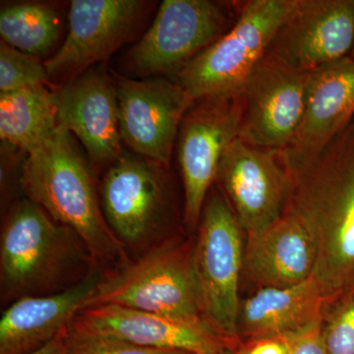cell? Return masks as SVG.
Wrapping results in <instances>:
<instances>
[{
    "instance_id": "obj_30",
    "label": "cell",
    "mask_w": 354,
    "mask_h": 354,
    "mask_svg": "<svg viewBox=\"0 0 354 354\" xmlns=\"http://www.w3.org/2000/svg\"><path fill=\"white\" fill-rule=\"evenodd\" d=\"M349 57L354 58V44H353V50H351V55H349Z\"/></svg>"
},
{
    "instance_id": "obj_8",
    "label": "cell",
    "mask_w": 354,
    "mask_h": 354,
    "mask_svg": "<svg viewBox=\"0 0 354 354\" xmlns=\"http://www.w3.org/2000/svg\"><path fill=\"white\" fill-rule=\"evenodd\" d=\"M242 2L165 0L152 24L130 48L128 69L174 80L193 58L234 24Z\"/></svg>"
},
{
    "instance_id": "obj_3",
    "label": "cell",
    "mask_w": 354,
    "mask_h": 354,
    "mask_svg": "<svg viewBox=\"0 0 354 354\" xmlns=\"http://www.w3.org/2000/svg\"><path fill=\"white\" fill-rule=\"evenodd\" d=\"M20 186L25 197L83 239L102 269L130 259L104 218L94 169L68 131L58 127L28 153Z\"/></svg>"
},
{
    "instance_id": "obj_10",
    "label": "cell",
    "mask_w": 354,
    "mask_h": 354,
    "mask_svg": "<svg viewBox=\"0 0 354 354\" xmlns=\"http://www.w3.org/2000/svg\"><path fill=\"white\" fill-rule=\"evenodd\" d=\"M153 6L145 0H72L66 38L44 60L50 85L62 87L132 41Z\"/></svg>"
},
{
    "instance_id": "obj_14",
    "label": "cell",
    "mask_w": 354,
    "mask_h": 354,
    "mask_svg": "<svg viewBox=\"0 0 354 354\" xmlns=\"http://www.w3.org/2000/svg\"><path fill=\"white\" fill-rule=\"evenodd\" d=\"M310 74L264 58L244 85L239 138L248 145L283 150L299 130Z\"/></svg>"
},
{
    "instance_id": "obj_1",
    "label": "cell",
    "mask_w": 354,
    "mask_h": 354,
    "mask_svg": "<svg viewBox=\"0 0 354 354\" xmlns=\"http://www.w3.org/2000/svg\"><path fill=\"white\" fill-rule=\"evenodd\" d=\"M286 167V211L308 228L316 249L313 274L333 301L354 291V120L318 157Z\"/></svg>"
},
{
    "instance_id": "obj_13",
    "label": "cell",
    "mask_w": 354,
    "mask_h": 354,
    "mask_svg": "<svg viewBox=\"0 0 354 354\" xmlns=\"http://www.w3.org/2000/svg\"><path fill=\"white\" fill-rule=\"evenodd\" d=\"M354 44V0H297L266 58L312 73L348 57Z\"/></svg>"
},
{
    "instance_id": "obj_23",
    "label": "cell",
    "mask_w": 354,
    "mask_h": 354,
    "mask_svg": "<svg viewBox=\"0 0 354 354\" xmlns=\"http://www.w3.org/2000/svg\"><path fill=\"white\" fill-rule=\"evenodd\" d=\"M36 86L53 87L44 60L0 41V93Z\"/></svg>"
},
{
    "instance_id": "obj_17",
    "label": "cell",
    "mask_w": 354,
    "mask_h": 354,
    "mask_svg": "<svg viewBox=\"0 0 354 354\" xmlns=\"http://www.w3.org/2000/svg\"><path fill=\"white\" fill-rule=\"evenodd\" d=\"M353 120L354 58L348 55L310 74L304 120L283 150L286 165L318 157Z\"/></svg>"
},
{
    "instance_id": "obj_21",
    "label": "cell",
    "mask_w": 354,
    "mask_h": 354,
    "mask_svg": "<svg viewBox=\"0 0 354 354\" xmlns=\"http://www.w3.org/2000/svg\"><path fill=\"white\" fill-rule=\"evenodd\" d=\"M58 128L57 88L36 86L0 93V138L26 153Z\"/></svg>"
},
{
    "instance_id": "obj_24",
    "label": "cell",
    "mask_w": 354,
    "mask_h": 354,
    "mask_svg": "<svg viewBox=\"0 0 354 354\" xmlns=\"http://www.w3.org/2000/svg\"><path fill=\"white\" fill-rule=\"evenodd\" d=\"M327 354H354V291L328 304L322 320Z\"/></svg>"
},
{
    "instance_id": "obj_31",
    "label": "cell",
    "mask_w": 354,
    "mask_h": 354,
    "mask_svg": "<svg viewBox=\"0 0 354 354\" xmlns=\"http://www.w3.org/2000/svg\"><path fill=\"white\" fill-rule=\"evenodd\" d=\"M223 353H225V351H223ZM223 353H221V354H223Z\"/></svg>"
},
{
    "instance_id": "obj_18",
    "label": "cell",
    "mask_w": 354,
    "mask_h": 354,
    "mask_svg": "<svg viewBox=\"0 0 354 354\" xmlns=\"http://www.w3.org/2000/svg\"><path fill=\"white\" fill-rule=\"evenodd\" d=\"M315 264V244L308 228L290 212L247 236L243 272L258 290L298 285L314 274Z\"/></svg>"
},
{
    "instance_id": "obj_19",
    "label": "cell",
    "mask_w": 354,
    "mask_h": 354,
    "mask_svg": "<svg viewBox=\"0 0 354 354\" xmlns=\"http://www.w3.org/2000/svg\"><path fill=\"white\" fill-rule=\"evenodd\" d=\"M102 271L64 292L22 298L4 308L0 319V354H31L53 341L82 311Z\"/></svg>"
},
{
    "instance_id": "obj_5",
    "label": "cell",
    "mask_w": 354,
    "mask_h": 354,
    "mask_svg": "<svg viewBox=\"0 0 354 354\" xmlns=\"http://www.w3.org/2000/svg\"><path fill=\"white\" fill-rule=\"evenodd\" d=\"M99 194L106 223L128 254L139 255L177 235L171 165L124 151L104 171Z\"/></svg>"
},
{
    "instance_id": "obj_12",
    "label": "cell",
    "mask_w": 354,
    "mask_h": 354,
    "mask_svg": "<svg viewBox=\"0 0 354 354\" xmlns=\"http://www.w3.org/2000/svg\"><path fill=\"white\" fill-rule=\"evenodd\" d=\"M113 79L123 145L141 157L171 165L181 121L194 100L165 77Z\"/></svg>"
},
{
    "instance_id": "obj_25",
    "label": "cell",
    "mask_w": 354,
    "mask_h": 354,
    "mask_svg": "<svg viewBox=\"0 0 354 354\" xmlns=\"http://www.w3.org/2000/svg\"><path fill=\"white\" fill-rule=\"evenodd\" d=\"M66 354H190L178 351L143 348L116 337L77 332L69 326Z\"/></svg>"
},
{
    "instance_id": "obj_2",
    "label": "cell",
    "mask_w": 354,
    "mask_h": 354,
    "mask_svg": "<svg viewBox=\"0 0 354 354\" xmlns=\"http://www.w3.org/2000/svg\"><path fill=\"white\" fill-rule=\"evenodd\" d=\"M102 270L83 239L27 197L11 203L0 232V304L71 290Z\"/></svg>"
},
{
    "instance_id": "obj_22",
    "label": "cell",
    "mask_w": 354,
    "mask_h": 354,
    "mask_svg": "<svg viewBox=\"0 0 354 354\" xmlns=\"http://www.w3.org/2000/svg\"><path fill=\"white\" fill-rule=\"evenodd\" d=\"M64 30V11L55 2L17 1L2 4L1 41L41 58L57 46Z\"/></svg>"
},
{
    "instance_id": "obj_29",
    "label": "cell",
    "mask_w": 354,
    "mask_h": 354,
    "mask_svg": "<svg viewBox=\"0 0 354 354\" xmlns=\"http://www.w3.org/2000/svg\"><path fill=\"white\" fill-rule=\"evenodd\" d=\"M69 326L44 348L31 354H66V339Z\"/></svg>"
},
{
    "instance_id": "obj_15",
    "label": "cell",
    "mask_w": 354,
    "mask_h": 354,
    "mask_svg": "<svg viewBox=\"0 0 354 354\" xmlns=\"http://www.w3.org/2000/svg\"><path fill=\"white\" fill-rule=\"evenodd\" d=\"M58 127L68 131L85 150L95 172L120 160V108L113 76L92 67L57 88Z\"/></svg>"
},
{
    "instance_id": "obj_6",
    "label": "cell",
    "mask_w": 354,
    "mask_h": 354,
    "mask_svg": "<svg viewBox=\"0 0 354 354\" xmlns=\"http://www.w3.org/2000/svg\"><path fill=\"white\" fill-rule=\"evenodd\" d=\"M297 0H250L241 3L234 24L193 58L174 79L194 101L239 95L263 62Z\"/></svg>"
},
{
    "instance_id": "obj_20",
    "label": "cell",
    "mask_w": 354,
    "mask_h": 354,
    "mask_svg": "<svg viewBox=\"0 0 354 354\" xmlns=\"http://www.w3.org/2000/svg\"><path fill=\"white\" fill-rule=\"evenodd\" d=\"M329 304L314 274L288 288H259L241 302L239 339L244 341L297 332L322 319Z\"/></svg>"
},
{
    "instance_id": "obj_26",
    "label": "cell",
    "mask_w": 354,
    "mask_h": 354,
    "mask_svg": "<svg viewBox=\"0 0 354 354\" xmlns=\"http://www.w3.org/2000/svg\"><path fill=\"white\" fill-rule=\"evenodd\" d=\"M27 153L10 144H1V204L4 211L15 201V183L20 185L21 174Z\"/></svg>"
},
{
    "instance_id": "obj_27",
    "label": "cell",
    "mask_w": 354,
    "mask_h": 354,
    "mask_svg": "<svg viewBox=\"0 0 354 354\" xmlns=\"http://www.w3.org/2000/svg\"><path fill=\"white\" fill-rule=\"evenodd\" d=\"M322 319L304 329L286 335L288 354H327L324 344Z\"/></svg>"
},
{
    "instance_id": "obj_7",
    "label": "cell",
    "mask_w": 354,
    "mask_h": 354,
    "mask_svg": "<svg viewBox=\"0 0 354 354\" xmlns=\"http://www.w3.org/2000/svg\"><path fill=\"white\" fill-rule=\"evenodd\" d=\"M241 223L230 203L214 185L197 227L193 248L203 319L216 333L230 341H241L239 318L244 246Z\"/></svg>"
},
{
    "instance_id": "obj_11",
    "label": "cell",
    "mask_w": 354,
    "mask_h": 354,
    "mask_svg": "<svg viewBox=\"0 0 354 354\" xmlns=\"http://www.w3.org/2000/svg\"><path fill=\"white\" fill-rule=\"evenodd\" d=\"M215 184L247 236L279 220L290 199V176L283 150L256 148L239 138L221 158Z\"/></svg>"
},
{
    "instance_id": "obj_9",
    "label": "cell",
    "mask_w": 354,
    "mask_h": 354,
    "mask_svg": "<svg viewBox=\"0 0 354 354\" xmlns=\"http://www.w3.org/2000/svg\"><path fill=\"white\" fill-rule=\"evenodd\" d=\"M241 94L198 99L184 115L176 151L183 187V221L197 230L203 208L216 183L221 158L239 138Z\"/></svg>"
},
{
    "instance_id": "obj_4",
    "label": "cell",
    "mask_w": 354,
    "mask_h": 354,
    "mask_svg": "<svg viewBox=\"0 0 354 354\" xmlns=\"http://www.w3.org/2000/svg\"><path fill=\"white\" fill-rule=\"evenodd\" d=\"M193 248L194 241L174 235L123 264L104 270L84 309L118 305L208 325L200 306Z\"/></svg>"
},
{
    "instance_id": "obj_16",
    "label": "cell",
    "mask_w": 354,
    "mask_h": 354,
    "mask_svg": "<svg viewBox=\"0 0 354 354\" xmlns=\"http://www.w3.org/2000/svg\"><path fill=\"white\" fill-rule=\"evenodd\" d=\"M77 332L109 335L143 348L221 354L239 342L221 337L206 324L183 322L118 305L83 309L70 324Z\"/></svg>"
},
{
    "instance_id": "obj_28",
    "label": "cell",
    "mask_w": 354,
    "mask_h": 354,
    "mask_svg": "<svg viewBox=\"0 0 354 354\" xmlns=\"http://www.w3.org/2000/svg\"><path fill=\"white\" fill-rule=\"evenodd\" d=\"M223 354H288L285 335L239 341Z\"/></svg>"
}]
</instances>
